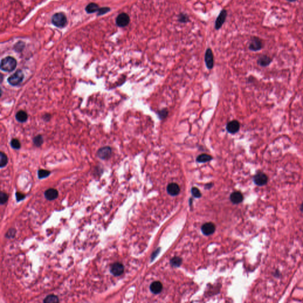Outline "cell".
<instances>
[{
  "instance_id": "6da1fadb",
  "label": "cell",
  "mask_w": 303,
  "mask_h": 303,
  "mask_svg": "<svg viewBox=\"0 0 303 303\" xmlns=\"http://www.w3.org/2000/svg\"><path fill=\"white\" fill-rule=\"evenodd\" d=\"M16 66L17 61L12 57L7 56L1 60V69L5 72H12L16 69Z\"/></svg>"
},
{
  "instance_id": "7a4b0ae2",
  "label": "cell",
  "mask_w": 303,
  "mask_h": 303,
  "mask_svg": "<svg viewBox=\"0 0 303 303\" xmlns=\"http://www.w3.org/2000/svg\"><path fill=\"white\" fill-rule=\"evenodd\" d=\"M52 22L53 24L55 26L59 28H62L66 25L67 19L65 15L62 12H58L53 16Z\"/></svg>"
},
{
  "instance_id": "3957f363",
  "label": "cell",
  "mask_w": 303,
  "mask_h": 303,
  "mask_svg": "<svg viewBox=\"0 0 303 303\" xmlns=\"http://www.w3.org/2000/svg\"><path fill=\"white\" fill-rule=\"evenodd\" d=\"M24 74L21 70H18L15 73L8 78L7 81L12 86H16L20 84L24 79Z\"/></svg>"
},
{
  "instance_id": "277c9868",
  "label": "cell",
  "mask_w": 303,
  "mask_h": 303,
  "mask_svg": "<svg viewBox=\"0 0 303 303\" xmlns=\"http://www.w3.org/2000/svg\"><path fill=\"white\" fill-rule=\"evenodd\" d=\"M116 24L118 26L120 27H124L127 26L130 23V17L128 14L123 12L120 14L116 18Z\"/></svg>"
},
{
  "instance_id": "5b68a950",
  "label": "cell",
  "mask_w": 303,
  "mask_h": 303,
  "mask_svg": "<svg viewBox=\"0 0 303 303\" xmlns=\"http://www.w3.org/2000/svg\"><path fill=\"white\" fill-rule=\"evenodd\" d=\"M263 48V43L261 40L257 37H253L251 39V42L249 46V49L252 51H258Z\"/></svg>"
},
{
  "instance_id": "8992f818",
  "label": "cell",
  "mask_w": 303,
  "mask_h": 303,
  "mask_svg": "<svg viewBox=\"0 0 303 303\" xmlns=\"http://www.w3.org/2000/svg\"><path fill=\"white\" fill-rule=\"evenodd\" d=\"M205 62L207 68L211 69L214 66V55L212 50L208 48L205 53Z\"/></svg>"
},
{
  "instance_id": "52a82bcc",
  "label": "cell",
  "mask_w": 303,
  "mask_h": 303,
  "mask_svg": "<svg viewBox=\"0 0 303 303\" xmlns=\"http://www.w3.org/2000/svg\"><path fill=\"white\" fill-rule=\"evenodd\" d=\"M240 129V123L238 120H234L229 122L226 125L227 131L231 134H235Z\"/></svg>"
},
{
  "instance_id": "ba28073f",
  "label": "cell",
  "mask_w": 303,
  "mask_h": 303,
  "mask_svg": "<svg viewBox=\"0 0 303 303\" xmlns=\"http://www.w3.org/2000/svg\"><path fill=\"white\" fill-rule=\"evenodd\" d=\"M227 11L224 9L221 11L220 12L219 15L218 17L217 18L216 22H215V29L216 30H219L222 27L223 25L224 21L226 19L227 17Z\"/></svg>"
},
{
  "instance_id": "9c48e42d",
  "label": "cell",
  "mask_w": 303,
  "mask_h": 303,
  "mask_svg": "<svg viewBox=\"0 0 303 303\" xmlns=\"http://www.w3.org/2000/svg\"><path fill=\"white\" fill-rule=\"evenodd\" d=\"M125 270L124 266L122 263L116 262L113 263L110 268V272L115 276L121 275Z\"/></svg>"
},
{
  "instance_id": "30bf717a",
  "label": "cell",
  "mask_w": 303,
  "mask_h": 303,
  "mask_svg": "<svg viewBox=\"0 0 303 303\" xmlns=\"http://www.w3.org/2000/svg\"><path fill=\"white\" fill-rule=\"evenodd\" d=\"M253 179L256 185L262 186L265 185L267 183L268 179L266 175H265L262 172H259L254 177Z\"/></svg>"
},
{
  "instance_id": "8fae6325",
  "label": "cell",
  "mask_w": 303,
  "mask_h": 303,
  "mask_svg": "<svg viewBox=\"0 0 303 303\" xmlns=\"http://www.w3.org/2000/svg\"><path fill=\"white\" fill-rule=\"evenodd\" d=\"M111 149L108 146L104 147L100 149L98 151V157L102 159H107L111 155Z\"/></svg>"
},
{
  "instance_id": "7c38bea8",
  "label": "cell",
  "mask_w": 303,
  "mask_h": 303,
  "mask_svg": "<svg viewBox=\"0 0 303 303\" xmlns=\"http://www.w3.org/2000/svg\"><path fill=\"white\" fill-rule=\"evenodd\" d=\"M201 230L205 235L208 236L213 234L214 232V231L216 230V226L212 223H207L204 224L202 226Z\"/></svg>"
},
{
  "instance_id": "4fadbf2b",
  "label": "cell",
  "mask_w": 303,
  "mask_h": 303,
  "mask_svg": "<svg viewBox=\"0 0 303 303\" xmlns=\"http://www.w3.org/2000/svg\"><path fill=\"white\" fill-rule=\"evenodd\" d=\"M44 197L48 200L52 201L58 198V191L54 188H49L45 191Z\"/></svg>"
},
{
  "instance_id": "5bb4252c",
  "label": "cell",
  "mask_w": 303,
  "mask_h": 303,
  "mask_svg": "<svg viewBox=\"0 0 303 303\" xmlns=\"http://www.w3.org/2000/svg\"><path fill=\"white\" fill-rule=\"evenodd\" d=\"M167 191L169 194L175 196L178 195L180 192V188L177 184L171 183L167 187Z\"/></svg>"
},
{
  "instance_id": "9a60e30c",
  "label": "cell",
  "mask_w": 303,
  "mask_h": 303,
  "mask_svg": "<svg viewBox=\"0 0 303 303\" xmlns=\"http://www.w3.org/2000/svg\"><path fill=\"white\" fill-rule=\"evenodd\" d=\"M230 199L234 204H239L243 201V196L241 192L235 191L231 194Z\"/></svg>"
},
{
  "instance_id": "2e32d148",
  "label": "cell",
  "mask_w": 303,
  "mask_h": 303,
  "mask_svg": "<svg viewBox=\"0 0 303 303\" xmlns=\"http://www.w3.org/2000/svg\"><path fill=\"white\" fill-rule=\"evenodd\" d=\"M162 288H163L162 284L159 281H155L152 283L150 287V291L155 294L160 293L162 290Z\"/></svg>"
},
{
  "instance_id": "e0dca14e",
  "label": "cell",
  "mask_w": 303,
  "mask_h": 303,
  "mask_svg": "<svg viewBox=\"0 0 303 303\" xmlns=\"http://www.w3.org/2000/svg\"><path fill=\"white\" fill-rule=\"evenodd\" d=\"M272 62V59L266 55L261 56L258 60V63L261 66H267Z\"/></svg>"
},
{
  "instance_id": "ac0fdd59",
  "label": "cell",
  "mask_w": 303,
  "mask_h": 303,
  "mask_svg": "<svg viewBox=\"0 0 303 303\" xmlns=\"http://www.w3.org/2000/svg\"><path fill=\"white\" fill-rule=\"evenodd\" d=\"M213 159V157L211 155L206 154V153H203L199 155V157H197V162L199 163H206L211 161Z\"/></svg>"
},
{
  "instance_id": "d6986e66",
  "label": "cell",
  "mask_w": 303,
  "mask_h": 303,
  "mask_svg": "<svg viewBox=\"0 0 303 303\" xmlns=\"http://www.w3.org/2000/svg\"><path fill=\"white\" fill-rule=\"evenodd\" d=\"M16 118L17 119V120L19 122H21V123H23V122H25L27 120V118H28V115H27V114L26 112H25L24 111H19L16 115Z\"/></svg>"
},
{
  "instance_id": "ffe728a7",
  "label": "cell",
  "mask_w": 303,
  "mask_h": 303,
  "mask_svg": "<svg viewBox=\"0 0 303 303\" xmlns=\"http://www.w3.org/2000/svg\"><path fill=\"white\" fill-rule=\"evenodd\" d=\"M100 9L98 5L95 3H90L85 8V10L88 13H94L95 12L98 11Z\"/></svg>"
},
{
  "instance_id": "44dd1931",
  "label": "cell",
  "mask_w": 303,
  "mask_h": 303,
  "mask_svg": "<svg viewBox=\"0 0 303 303\" xmlns=\"http://www.w3.org/2000/svg\"><path fill=\"white\" fill-rule=\"evenodd\" d=\"M59 301L58 297L55 295H49L43 300V302L44 303H59Z\"/></svg>"
},
{
  "instance_id": "7402d4cb",
  "label": "cell",
  "mask_w": 303,
  "mask_h": 303,
  "mask_svg": "<svg viewBox=\"0 0 303 303\" xmlns=\"http://www.w3.org/2000/svg\"><path fill=\"white\" fill-rule=\"evenodd\" d=\"M8 163V158L7 155L3 152H1L0 153V167H4Z\"/></svg>"
},
{
  "instance_id": "603a6c76",
  "label": "cell",
  "mask_w": 303,
  "mask_h": 303,
  "mask_svg": "<svg viewBox=\"0 0 303 303\" xmlns=\"http://www.w3.org/2000/svg\"><path fill=\"white\" fill-rule=\"evenodd\" d=\"M157 114L159 118L161 120H162L165 119L167 117V115H168V110L167 108H163V109L158 111Z\"/></svg>"
},
{
  "instance_id": "cb8c5ba5",
  "label": "cell",
  "mask_w": 303,
  "mask_h": 303,
  "mask_svg": "<svg viewBox=\"0 0 303 303\" xmlns=\"http://www.w3.org/2000/svg\"><path fill=\"white\" fill-rule=\"evenodd\" d=\"M50 174H51V172L48 171V170L40 169L38 171V177H39V178H40V179L46 178L48 176H49Z\"/></svg>"
},
{
  "instance_id": "d4e9b609",
  "label": "cell",
  "mask_w": 303,
  "mask_h": 303,
  "mask_svg": "<svg viewBox=\"0 0 303 303\" xmlns=\"http://www.w3.org/2000/svg\"><path fill=\"white\" fill-rule=\"evenodd\" d=\"M182 263V259L179 257H174L171 260V264L172 266L175 267H178Z\"/></svg>"
},
{
  "instance_id": "484cf974",
  "label": "cell",
  "mask_w": 303,
  "mask_h": 303,
  "mask_svg": "<svg viewBox=\"0 0 303 303\" xmlns=\"http://www.w3.org/2000/svg\"><path fill=\"white\" fill-rule=\"evenodd\" d=\"M11 146L14 149H19L21 147L20 141L17 139H13L11 141Z\"/></svg>"
},
{
  "instance_id": "4316f807",
  "label": "cell",
  "mask_w": 303,
  "mask_h": 303,
  "mask_svg": "<svg viewBox=\"0 0 303 303\" xmlns=\"http://www.w3.org/2000/svg\"><path fill=\"white\" fill-rule=\"evenodd\" d=\"M9 199V196L8 195L3 192H1L0 193V204L1 205H3L5 204Z\"/></svg>"
},
{
  "instance_id": "83f0119b",
  "label": "cell",
  "mask_w": 303,
  "mask_h": 303,
  "mask_svg": "<svg viewBox=\"0 0 303 303\" xmlns=\"http://www.w3.org/2000/svg\"><path fill=\"white\" fill-rule=\"evenodd\" d=\"M178 21L181 23H187L189 21L188 15L184 13H181L178 17Z\"/></svg>"
},
{
  "instance_id": "f1b7e54d",
  "label": "cell",
  "mask_w": 303,
  "mask_h": 303,
  "mask_svg": "<svg viewBox=\"0 0 303 303\" xmlns=\"http://www.w3.org/2000/svg\"><path fill=\"white\" fill-rule=\"evenodd\" d=\"M33 142H34V144L36 146H41L42 143H43V140L42 136L38 135V136L35 137L34 138V139H33Z\"/></svg>"
},
{
  "instance_id": "f546056e",
  "label": "cell",
  "mask_w": 303,
  "mask_h": 303,
  "mask_svg": "<svg viewBox=\"0 0 303 303\" xmlns=\"http://www.w3.org/2000/svg\"><path fill=\"white\" fill-rule=\"evenodd\" d=\"M24 48V43L23 42H17V43L14 46V49L16 51L20 52L23 51Z\"/></svg>"
},
{
  "instance_id": "4dcf8cb0",
  "label": "cell",
  "mask_w": 303,
  "mask_h": 303,
  "mask_svg": "<svg viewBox=\"0 0 303 303\" xmlns=\"http://www.w3.org/2000/svg\"><path fill=\"white\" fill-rule=\"evenodd\" d=\"M191 192H192V195L196 198H199L201 196V194L199 190L196 187H193L192 188Z\"/></svg>"
},
{
  "instance_id": "1f68e13d",
  "label": "cell",
  "mask_w": 303,
  "mask_h": 303,
  "mask_svg": "<svg viewBox=\"0 0 303 303\" xmlns=\"http://www.w3.org/2000/svg\"><path fill=\"white\" fill-rule=\"evenodd\" d=\"M16 231L14 229H10L7 231V234H5V236L7 238H13L16 235Z\"/></svg>"
},
{
  "instance_id": "d6a6232c",
  "label": "cell",
  "mask_w": 303,
  "mask_h": 303,
  "mask_svg": "<svg viewBox=\"0 0 303 303\" xmlns=\"http://www.w3.org/2000/svg\"><path fill=\"white\" fill-rule=\"evenodd\" d=\"M110 8H108V7H103V8H100V9H99V10H98V15H100V16H101V15H103V14H104L105 13L108 12V11H110Z\"/></svg>"
},
{
  "instance_id": "836d02e7",
  "label": "cell",
  "mask_w": 303,
  "mask_h": 303,
  "mask_svg": "<svg viewBox=\"0 0 303 303\" xmlns=\"http://www.w3.org/2000/svg\"><path fill=\"white\" fill-rule=\"evenodd\" d=\"M16 199H17V201H20L25 198V196L20 192H16Z\"/></svg>"
},
{
  "instance_id": "e575fe53",
  "label": "cell",
  "mask_w": 303,
  "mask_h": 303,
  "mask_svg": "<svg viewBox=\"0 0 303 303\" xmlns=\"http://www.w3.org/2000/svg\"><path fill=\"white\" fill-rule=\"evenodd\" d=\"M287 1H288V2H295V1H296L297 0H287Z\"/></svg>"
},
{
  "instance_id": "d590c367",
  "label": "cell",
  "mask_w": 303,
  "mask_h": 303,
  "mask_svg": "<svg viewBox=\"0 0 303 303\" xmlns=\"http://www.w3.org/2000/svg\"><path fill=\"white\" fill-rule=\"evenodd\" d=\"M301 211L303 213V203L302 204L301 206Z\"/></svg>"
}]
</instances>
